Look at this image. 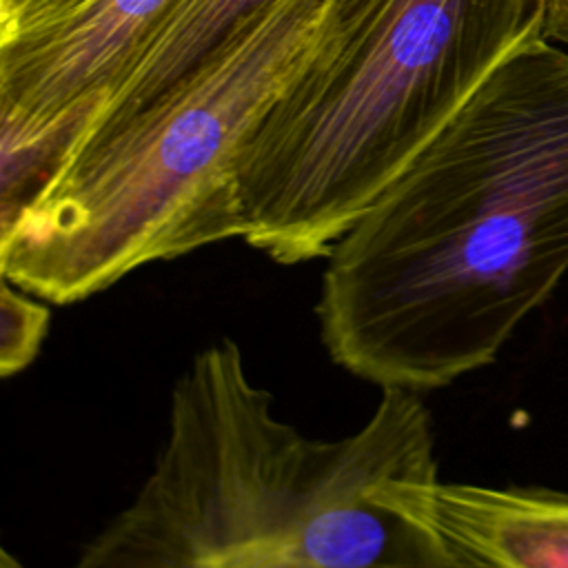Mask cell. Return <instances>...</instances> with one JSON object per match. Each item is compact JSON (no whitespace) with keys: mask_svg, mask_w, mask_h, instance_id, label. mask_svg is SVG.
Segmentation results:
<instances>
[{"mask_svg":"<svg viewBox=\"0 0 568 568\" xmlns=\"http://www.w3.org/2000/svg\"><path fill=\"white\" fill-rule=\"evenodd\" d=\"M87 0H0V40L44 27Z\"/></svg>","mask_w":568,"mask_h":568,"instance_id":"obj_9","label":"cell"},{"mask_svg":"<svg viewBox=\"0 0 568 568\" xmlns=\"http://www.w3.org/2000/svg\"><path fill=\"white\" fill-rule=\"evenodd\" d=\"M0 568H27L16 555H11L7 548L2 550V559H0Z\"/></svg>","mask_w":568,"mask_h":568,"instance_id":"obj_11","label":"cell"},{"mask_svg":"<svg viewBox=\"0 0 568 568\" xmlns=\"http://www.w3.org/2000/svg\"><path fill=\"white\" fill-rule=\"evenodd\" d=\"M399 499L459 568H568V493L424 477Z\"/></svg>","mask_w":568,"mask_h":568,"instance_id":"obj_6","label":"cell"},{"mask_svg":"<svg viewBox=\"0 0 568 568\" xmlns=\"http://www.w3.org/2000/svg\"><path fill=\"white\" fill-rule=\"evenodd\" d=\"M541 36L548 42L568 47V0H544Z\"/></svg>","mask_w":568,"mask_h":568,"instance_id":"obj_10","label":"cell"},{"mask_svg":"<svg viewBox=\"0 0 568 568\" xmlns=\"http://www.w3.org/2000/svg\"><path fill=\"white\" fill-rule=\"evenodd\" d=\"M424 477L437 457L417 393L386 388L359 428L313 437L222 337L173 382L146 477L69 568H459L399 499Z\"/></svg>","mask_w":568,"mask_h":568,"instance_id":"obj_2","label":"cell"},{"mask_svg":"<svg viewBox=\"0 0 568 568\" xmlns=\"http://www.w3.org/2000/svg\"><path fill=\"white\" fill-rule=\"evenodd\" d=\"M541 27L544 0H328L240 158V240L277 264L326 260Z\"/></svg>","mask_w":568,"mask_h":568,"instance_id":"obj_3","label":"cell"},{"mask_svg":"<svg viewBox=\"0 0 568 568\" xmlns=\"http://www.w3.org/2000/svg\"><path fill=\"white\" fill-rule=\"evenodd\" d=\"M180 0H87L0 40V189H42L109 87Z\"/></svg>","mask_w":568,"mask_h":568,"instance_id":"obj_5","label":"cell"},{"mask_svg":"<svg viewBox=\"0 0 568 568\" xmlns=\"http://www.w3.org/2000/svg\"><path fill=\"white\" fill-rule=\"evenodd\" d=\"M328 0H273L144 109L75 146L0 233V275L73 304L133 271L242 237L237 171L308 58Z\"/></svg>","mask_w":568,"mask_h":568,"instance_id":"obj_4","label":"cell"},{"mask_svg":"<svg viewBox=\"0 0 568 568\" xmlns=\"http://www.w3.org/2000/svg\"><path fill=\"white\" fill-rule=\"evenodd\" d=\"M273 0H180L109 87L64 158L100 133L160 98L224 47ZM62 158V160H64Z\"/></svg>","mask_w":568,"mask_h":568,"instance_id":"obj_7","label":"cell"},{"mask_svg":"<svg viewBox=\"0 0 568 568\" xmlns=\"http://www.w3.org/2000/svg\"><path fill=\"white\" fill-rule=\"evenodd\" d=\"M568 271V53L519 44L326 257L328 357L426 393L493 364Z\"/></svg>","mask_w":568,"mask_h":568,"instance_id":"obj_1","label":"cell"},{"mask_svg":"<svg viewBox=\"0 0 568 568\" xmlns=\"http://www.w3.org/2000/svg\"><path fill=\"white\" fill-rule=\"evenodd\" d=\"M44 300L2 277L0 286V373L4 379L22 373L38 357L49 333L51 311Z\"/></svg>","mask_w":568,"mask_h":568,"instance_id":"obj_8","label":"cell"}]
</instances>
